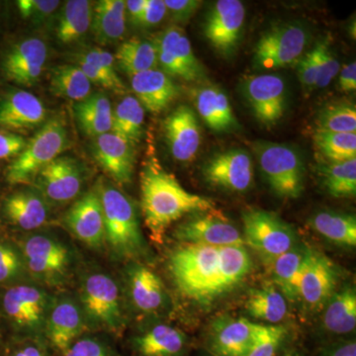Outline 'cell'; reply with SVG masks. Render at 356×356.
<instances>
[{
  "label": "cell",
  "instance_id": "35",
  "mask_svg": "<svg viewBox=\"0 0 356 356\" xmlns=\"http://www.w3.org/2000/svg\"><path fill=\"white\" fill-rule=\"evenodd\" d=\"M310 225L318 234L332 243L346 247L356 245V220L353 215L321 211L311 218Z\"/></svg>",
  "mask_w": 356,
  "mask_h": 356
},
{
  "label": "cell",
  "instance_id": "49",
  "mask_svg": "<svg viewBox=\"0 0 356 356\" xmlns=\"http://www.w3.org/2000/svg\"><path fill=\"white\" fill-rule=\"evenodd\" d=\"M318 72V48L316 44L308 54H306L298 65L300 81L305 88H316Z\"/></svg>",
  "mask_w": 356,
  "mask_h": 356
},
{
  "label": "cell",
  "instance_id": "58",
  "mask_svg": "<svg viewBox=\"0 0 356 356\" xmlns=\"http://www.w3.org/2000/svg\"><path fill=\"white\" fill-rule=\"evenodd\" d=\"M1 346H2V334H1V331H0V348H1Z\"/></svg>",
  "mask_w": 356,
  "mask_h": 356
},
{
  "label": "cell",
  "instance_id": "30",
  "mask_svg": "<svg viewBox=\"0 0 356 356\" xmlns=\"http://www.w3.org/2000/svg\"><path fill=\"white\" fill-rule=\"evenodd\" d=\"M186 337L168 325H156L134 339L133 346L140 356H181L186 348Z\"/></svg>",
  "mask_w": 356,
  "mask_h": 356
},
{
  "label": "cell",
  "instance_id": "27",
  "mask_svg": "<svg viewBox=\"0 0 356 356\" xmlns=\"http://www.w3.org/2000/svg\"><path fill=\"white\" fill-rule=\"evenodd\" d=\"M129 290L134 305L146 313L159 310L166 295L163 281L144 264H133L127 270Z\"/></svg>",
  "mask_w": 356,
  "mask_h": 356
},
{
  "label": "cell",
  "instance_id": "12",
  "mask_svg": "<svg viewBox=\"0 0 356 356\" xmlns=\"http://www.w3.org/2000/svg\"><path fill=\"white\" fill-rule=\"evenodd\" d=\"M182 243L214 245H245L241 232L228 218L216 210L197 213L178 226L175 233Z\"/></svg>",
  "mask_w": 356,
  "mask_h": 356
},
{
  "label": "cell",
  "instance_id": "28",
  "mask_svg": "<svg viewBox=\"0 0 356 356\" xmlns=\"http://www.w3.org/2000/svg\"><path fill=\"white\" fill-rule=\"evenodd\" d=\"M195 106L204 123L214 132H231L238 127L228 96L218 86L198 89L195 93Z\"/></svg>",
  "mask_w": 356,
  "mask_h": 356
},
{
  "label": "cell",
  "instance_id": "16",
  "mask_svg": "<svg viewBox=\"0 0 356 356\" xmlns=\"http://www.w3.org/2000/svg\"><path fill=\"white\" fill-rule=\"evenodd\" d=\"M243 95L257 120L273 125L286 109V86L282 77L261 74L248 77L243 83Z\"/></svg>",
  "mask_w": 356,
  "mask_h": 356
},
{
  "label": "cell",
  "instance_id": "1",
  "mask_svg": "<svg viewBox=\"0 0 356 356\" xmlns=\"http://www.w3.org/2000/svg\"><path fill=\"white\" fill-rule=\"evenodd\" d=\"M168 266L184 296L210 303L238 286L252 270V261L245 245L182 243L170 255Z\"/></svg>",
  "mask_w": 356,
  "mask_h": 356
},
{
  "label": "cell",
  "instance_id": "24",
  "mask_svg": "<svg viewBox=\"0 0 356 356\" xmlns=\"http://www.w3.org/2000/svg\"><path fill=\"white\" fill-rule=\"evenodd\" d=\"M2 213L15 228L33 231L48 220L49 203L36 188L21 189L4 199Z\"/></svg>",
  "mask_w": 356,
  "mask_h": 356
},
{
  "label": "cell",
  "instance_id": "26",
  "mask_svg": "<svg viewBox=\"0 0 356 356\" xmlns=\"http://www.w3.org/2000/svg\"><path fill=\"white\" fill-rule=\"evenodd\" d=\"M131 86L144 109L154 114L163 111L179 95V88L172 77L156 69L132 76Z\"/></svg>",
  "mask_w": 356,
  "mask_h": 356
},
{
  "label": "cell",
  "instance_id": "39",
  "mask_svg": "<svg viewBox=\"0 0 356 356\" xmlns=\"http://www.w3.org/2000/svg\"><path fill=\"white\" fill-rule=\"evenodd\" d=\"M50 86L54 95L76 102L88 97L92 89L83 70L74 65L56 67L51 72Z\"/></svg>",
  "mask_w": 356,
  "mask_h": 356
},
{
  "label": "cell",
  "instance_id": "45",
  "mask_svg": "<svg viewBox=\"0 0 356 356\" xmlns=\"http://www.w3.org/2000/svg\"><path fill=\"white\" fill-rule=\"evenodd\" d=\"M60 1L58 0H19L18 9L23 17L32 20L35 25L43 24L57 10Z\"/></svg>",
  "mask_w": 356,
  "mask_h": 356
},
{
  "label": "cell",
  "instance_id": "43",
  "mask_svg": "<svg viewBox=\"0 0 356 356\" xmlns=\"http://www.w3.org/2000/svg\"><path fill=\"white\" fill-rule=\"evenodd\" d=\"M27 273L19 248L13 243L0 240V287H9L18 282Z\"/></svg>",
  "mask_w": 356,
  "mask_h": 356
},
{
  "label": "cell",
  "instance_id": "10",
  "mask_svg": "<svg viewBox=\"0 0 356 356\" xmlns=\"http://www.w3.org/2000/svg\"><path fill=\"white\" fill-rule=\"evenodd\" d=\"M306 28L298 23H286L271 28L257 41L254 62L264 70L285 67L296 62L308 43Z\"/></svg>",
  "mask_w": 356,
  "mask_h": 356
},
{
  "label": "cell",
  "instance_id": "34",
  "mask_svg": "<svg viewBox=\"0 0 356 356\" xmlns=\"http://www.w3.org/2000/svg\"><path fill=\"white\" fill-rule=\"evenodd\" d=\"M309 250L292 248L285 254L273 259L271 264L273 282L283 296L294 299L298 297V287Z\"/></svg>",
  "mask_w": 356,
  "mask_h": 356
},
{
  "label": "cell",
  "instance_id": "17",
  "mask_svg": "<svg viewBox=\"0 0 356 356\" xmlns=\"http://www.w3.org/2000/svg\"><path fill=\"white\" fill-rule=\"evenodd\" d=\"M203 175L214 186L232 192H243L252 186L254 166L247 152L229 149L211 158L204 165Z\"/></svg>",
  "mask_w": 356,
  "mask_h": 356
},
{
  "label": "cell",
  "instance_id": "47",
  "mask_svg": "<svg viewBox=\"0 0 356 356\" xmlns=\"http://www.w3.org/2000/svg\"><path fill=\"white\" fill-rule=\"evenodd\" d=\"M81 58L84 62L92 65L95 69L104 72L112 79L117 81H121L120 77L116 72V62H115L114 56L110 51L102 48L88 49V51L76 56Z\"/></svg>",
  "mask_w": 356,
  "mask_h": 356
},
{
  "label": "cell",
  "instance_id": "46",
  "mask_svg": "<svg viewBox=\"0 0 356 356\" xmlns=\"http://www.w3.org/2000/svg\"><path fill=\"white\" fill-rule=\"evenodd\" d=\"M318 76L316 88H324L332 83V79L339 74L341 65L325 42L318 43Z\"/></svg>",
  "mask_w": 356,
  "mask_h": 356
},
{
  "label": "cell",
  "instance_id": "13",
  "mask_svg": "<svg viewBox=\"0 0 356 356\" xmlns=\"http://www.w3.org/2000/svg\"><path fill=\"white\" fill-rule=\"evenodd\" d=\"M158 51V64L170 76L187 81H198L203 76L202 65L194 55L188 37L177 26H172L159 35L154 42Z\"/></svg>",
  "mask_w": 356,
  "mask_h": 356
},
{
  "label": "cell",
  "instance_id": "14",
  "mask_svg": "<svg viewBox=\"0 0 356 356\" xmlns=\"http://www.w3.org/2000/svg\"><path fill=\"white\" fill-rule=\"evenodd\" d=\"M245 18L243 2L219 0L206 18L204 34L215 50L224 56L231 55L240 42Z\"/></svg>",
  "mask_w": 356,
  "mask_h": 356
},
{
  "label": "cell",
  "instance_id": "2",
  "mask_svg": "<svg viewBox=\"0 0 356 356\" xmlns=\"http://www.w3.org/2000/svg\"><path fill=\"white\" fill-rule=\"evenodd\" d=\"M140 181L142 214L154 243H163L166 229L182 217L216 207L212 199L187 191L156 159L143 166Z\"/></svg>",
  "mask_w": 356,
  "mask_h": 356
},
{
  "label": "cell",
  "instance_id": "37",
  "mask_svg": "<svg viewBox=\"0 0 356 356\" xmlns=\"http://www.w3.org/2000/svg\"><path fill=\"white\" fill-rule=\"evenodd\" d=\"M245 307L252 317L271 324L281 322L287 314L284 296L274 285H266L250 291Z\"/></svg>",
  "mask_w": 356,
  "mask_h": 356
},
{
  "label": "cell",
  "instance_id": "15",
  "mask_svg": "<svg viewBox=\"0 0 356 356\" xmlns=\"http://www.w3.org/2000/svg\"><path fill=\"white\" fill-rule=\"evenodd\" d=\"M64 222L72 236L88 247L100 248L105 245L104 214L98 185L72 204Z\"/></svg>",
  "mask_w": 356,
  "mask_h": 356
},
{
  "label": "cell",
  "instance_id": "11",
  "mask_svg": "<svg viewBox=\"0 0 356 356\" xmlns=\"http://www.w3.org/2000/svg\"><path fill=\"white\" fill-rule=\"evenodd\" d=\"M84 179L81 161L72 156H60L44 166L34 182L48 203L64 204L79 195Z\"/></svg>",
  "mask_w": 356,
  "mask_h": 356
},
{
  "label": "cell",
  "instance_id": "23",
  "mask_svg": "<svg viewBox=\"0 0 356 356\" xmlns=\"http://www.w3.org/2000/svg\"><path fill=\"white\" fill-rule=\"evenodd\" d=\"M86 320L81 306L70 298H63L51 305L44 334L56 350L64 353L86 331Z\"/></svg>",
  "mask_w": 356,
  "mask_h": 356
},
{
  "label": "cell",
  "instance_id": "38",
  "mask_svg": "<svg viewBox=\"0 0 356 356\" xmlns=\"http://www.w3.org/2000/svg\"><path fill=\"white\" fill-rule=\"evenodd\" d=\"M324 325L327 331L337 334L355 331L356 325V295L353 289H343L332 295L325 309Z\"/></svg>",
  "mask_w": 356,
  "mask_h": 356
},
{
  "label": "cell",
  "instance_id": "48",
  "mask_svg": "<svg viewBox=\"0 0 356 356\" xmlns=\"http://www.w3.org/2000/svg\"><path fill=\"white\" fill-rule=\"evenodd\" d=\"M64 356H113L108 346L93 337L76 339L63 353Z\"/></svg>",
  "mask_w": 356,
  "mask_h": 356
},
{
  "label": "cell",
  "instance_id": "56",
  "mask_svg": "<svg viewBox=\"0 0 356 356\" xmlns=\"http://www.w3.org/2000/svg\"><path fill=\"white\" fill-rule=\"evenodd\" d=\"M329 356H356L355 341H348L334 346Z\"/></svg>",
  "mask_w": 356,
  "mask_h": 356
},
{
  "label": "cell",
  "instance_id": "5",
  "mask_svg": "<svg viewBox=\"0 0 356 356\" xmlns=\"http://www.w3.org/2000/svg\"><path fill=\"white\" fill-rule=\"evenodd\" d=\"M51 307L48 294L35 285L18 283L6 287L0 297L2 317L20 336H38L44 332Z\"/></svg>",
  "mask_w": 356,
  "mask_h": 356
},
{
  "label": "cell",
  "instance_id": "57",
  "mask_svg": "<svg viewBox=\"0 0 356 356\" xmlns=\"http://www.w3.org/2000/svg\"><path fill=\"white\" fill-rule=\"evenodd\" d=\"M283 356H299V355H297L296 353H287L286 355H284Z\"/></svg>",
  "mask_w": 356,
  "mask_h": 356
},
{
  "label": "cell",
  "instance_id": "6",
  "mask_svg": "<svg viewBox=\"0 0 356 356\" xmlns=\"http://www.w3.org/2000/svg\"><path fill=\"white\" fill-rule=\"evenodd\" d=\"M81 310L86 325L111 332L124 325L120 291L116 281L102 273L89 274L81 288Z\"/></svg>",
  "mask_w": 356,
  "mask_h": 356
},
{
  "label": "cell",
  "instance_id": "8",
  "mask_svg": "<svg viewBox=\"0 0 356 356\" xmlns=\"http://www.w3.org/2000/svg\"><path fill=\"white\" fill-rule=\"evenodd\" d=\"M243 240L269 262L294 248L295 234L273 212L248 209L243 213Z\"/></svg>",
  "mask_w": 356,
  "mask_h": 356
},
{
  "label": "cell",
  "instance_id": "18",
  "mask_svg": "<svg viewBox=\"0 0 356 356\" xmlns=\"http://www.w3.org/2000/svg\"><path fill=\"white\" fill-rule=\"evenodd\" d=\"M136 145L110 132L91 143V154L115 184L125 185L133 179L136 165Z\"/></svg>",
  "mask_w": 356,
  "mask_h": 356
},
{
  "label": "cell",
  "instance_id": "40",
  "mask_svg": "<svg viewBox=\"0 0 356 356\" xmlns=\"http://www.w3.org/2000/svg\"><path fill=\"white\" fill-rule=\"evenodd\" d=\"M327 192L336 198H350L356 194V159L331 163L322 168Z\"/></svg>",
  "mask_w": 356,
  "mask_h": 356
},
{
  "label": "cell",
  "instance_id": "52",
  "mask_svg": "<svg viewBox=\"0 0 356 356\" xmlns=\"http://www.w3.org/2000/svg\"><path fill=\"white\" fill-rule=\"evenodd\" d=\"M166 13L168 11L163 0H147L139 25L151 27L159 24L165 17Z\"/></svg>",
  "mask_w": 356,
  "mask_h": 356
},
{
  "label": "cell",
  "instance_id": "51",
  "mask_svg": "<svg viewBox=\"0 0 356 356\" xmlns=\"http://www.w3.org/2000/svg\"><path fill=\"white\" fill-rule=\"evenodd\" d=\"M27 140L23 136L0 132V159H15L24 149Z\"/></svg>",
  "mask_w": 356,
  "mask_h": 356
},
{
  "label": "cell",
  "instance_id": "19",
  "mask_svg": "<svg viewBox=\"0 0 356 356\" xmlns=\"http://www.w3.org/2000/svg\"><path fill=\"white\" fill-rule=\"evenodd\" d=\"M163 131L173 158L181 163L195 159L201 144V130L196 114L187 105H180L163 121Z\"/></svg>",
  "mask_w": 356,
  "mask_h": 356
},
{
  "label": "cell",
  "instance_id": "29",
  "mask_svg": "<svg viewBox=\"0 0 356 356\" xmlns=\"http://www.w3.org/2000/svg\"><path fill=\"white\" fill-rule=\"evenodd\" d=\"M74 110L79 130L88 137L95 139L111 132L113 108L108 96L104 93L89 95L86 99L76 102Z\"/></svg>",
  "mask_w": 356,
  "mask_h": 356
},
{
  "label": "cell",
  "instance_id": "31",
  "mask_svg": "<svg viewBox=\"0 0 356 356\" xmlns=\"http://www.w3.org/2000/svg\"><path fill=\"white\" fill-rule=\"evenodd\" d=\"M126 8L123 0H100L92 9L90 29L98 43L119 41L126 31Z\"/></svg>",
  "mask_w": 356,
  "mask_h": 356
},
{
  "label": "cell",
  "instance_id": "44",
  "mask_svg": "<svg viewBox=\"0 0 356 356\" xmlns=\"http://www.w3.org/2000/svg\"><path fill=\"white\" fill-rule=\"evenodd\" d=\"M286 337L282 325L257 324L252 346L245 356H276Z\"/></svg>",
  "mask_w": 356,
  "mask_h": 356
},
{
  "label": "cell",
  "instance_id": "4",
  "mask_svg": "<svg viewBox=\"0 0 356 356\" xmlns=\"http://www.w3.org/2000/svg\"><path fill=\"white\" fill-rule=\"evenodd\" d=\"M69 130L64 120L58 117L44 122L24 149L8 165L6 180L10 184H34L44 166L69 149Z\"/></svg>",
  "mask_w": 356,
  "mask_h": 356
},
{
  "label": "cell",
  "instance_id": "54",
  "mask_svg": "<svg viewBox=\"0 0 356 356\" xmlns=\"http://www.w3.org/2000/svg\"><path fill=\"white\" fill-rule=\"evenodd\" d=\"M147 0H128L125 1L126 15L129 16L134 24H140L143 11L146 6Z\"/></svg>",
  "mask_w": 356,
  "mask_h": 356
},
{
  "label": "cell",
  "instance_id": "7",
  "mask_svg": "<svg viewBox=\"0 0 356 356\" xmlns=\"http://www.w3.org/2000/svg\"><path fill=\"white\" fill-rule=\"evenodd\" d=\"M261 172L280 197L294 199L304 189V165L296 149L277 143L259 142L254 147Z\"/></svg>",
  "mask_w": 356,
  "mask_h": 356
},
{
  "label": "cell",
  "instance_id": "42",
  "mask_svg": "<svg viewBox=\"0 0 356 356\" xmlns=\"http://www.w3.org/2000/svg\"><path fill=\"white\" fill-rule=\"evenodd\" d=\"M318 130L332 133L356 134V108L355 104L337 102L327 105L318 114Z\"/></svg>",
  "mask_w": 356,
  "mask_h": 356
},
{
  "label": "cell",
  "instance_id": "50",
  "mask_svg": "<svg viewBox=\"0 0 356 356\" xmlns=\"http://www.w3.org/2000/svg\"><path fill=\"white\" fill-rule=\"evenodd\" d=\"M166 11L170 14L172 20L185 22L197 11L201 1L197 0H165Z\"/></svg>",
  "mask_w": 356,
  "mask_h": 356
},
{
  "label": "cell",
  "instance_id": "41",
  "mask_svg": "<svg viewBox=\"0 0 356 356\" xmlns=\"http://www.w3.org/2000/svg\"><path fill=\"white\" fill-rule=\"evenodd\" d=\"M316 147L331 163L356 159V134L332 133L317 130L314 136Z\"/></svg>",
  "mask_w": 356,
  "mask_h": 356
},
{
  "label": "cell",
  "instance_id": "33",
  "mask_svg": "<svg viewBox=\"0 0 356 356\" xmlns=\"http://www.w3.org/2000/svg\"><path fill=\"white\" fill-rule=\"evenodd\" d=\"M117 67L128 76L158 67V51L154 42L139 38H131L123 42L115 53Z\"/></svg>",
  "mask_w": 356,
  "mask_h": 356
},
{
  "label": "cell",
  "instance_id": "21",
  "mask_svg": "<svg viewBox=\"0 0 356 356\" xmlns=\"http://www.w3.org/2000/svg\"><path fill=\"white\" fill-rule=\"evenodd\" d=\"M336 266L320 252L309 250L298 287V297L312 309L320 308L331 298L337 284Z\"/></svg>",
  "mask_w": 356,
  "mask_h": 356
},
{
  "label": "cell",
  "instance_id": "36",
  "mask_svg": "<svg viewBox=\"0 0 356 356\" xmlns=\"http://www.w3.org/2000/svg\"><path fill=\"white\" fill-rule=\"evenodd\" d=\"M145 109L135 96L122 98L113 109L111 132L137 145L144 135Z\"/></svg>",
  "mask_w": 356,
  "mask_h": 356
},
{
  "label": "cell",
  "instance_id": "53",
  "mask_svg": "<svg viewBox=\"0 0 356 356\" xmlns=\"http://www.w3.org/2000/svg\"><path fill=\"white\" fill-rule=\"evenodd\" d=\"M339 88L343 92H353L356 89V63L344 65L339 74Z\"/></svg>",
  "mask_w": 356,
  "mask_h": 356
},
{
  "label": "cell",
  "instance_id": "9",
  "mask_svg": "<svg viewBox=\"0 0 356 356\" xmlns=\"http://www.w3.org/2000/svg\"><path fill=\"white\" fill-rule=\"evenodd\" d=\"M20 252L27 273L48 284H58L69 274L72 257L69 248L57 238L44 234L27 236Z\"/></svg>",
  "mask_w": 356,
  "mask_h": 356
},
{
  "label": "cell",
  "instance_id": "25",
  "mask_svg": "<svg viewBox=\"0 0 356 356\" xmlns=\"http://www.w3.org/2000/svg\"><path fill=\"white\" fill-rule=\"evenodd\" d=\"M257 329V324L245 318L218 321L211 334L210 350L215 356H245Z\"/></svg>",
  "mask_w": 356,
  "mask_h": 356
},
{
  "label": "cell",
  "instance_id": "55",
  "mask_svg": "<svg viewBox=\"0 0 356 356\" xmlns=\"http://www.w3.org/2000/svg\"><path fill=\"white\" fill-rule=\"evenodd\" d=\"M11 356H50L38 344L28 343L16 348Z\"/></svg>",
  "mask_w": 356,
  "mask_h": 356
},
{
  "label": "cell",
  "instance_id": "3",
  "mask_svg": "<svg viewBox=\"0 0 356 356\" xmlns=\"http://www.w3.org/2000/svg\"><path fill=\"white\" fill-rule=\"evenodd\" d=\"M105 224V245L113 259H131L146 252L137 208L132 199L109 182L97 184Z\"/></svg>",
  "mask_w": 356,
  "mask_h": 356
},
{
  "label": "cell",
  "instance_id": "32",
  "mask_svg": "<svg viewBox=\"0 0 356 356\" xmlns=\"http://www.w3.org/2000/svg\"><path fill=\"white\" fill-rule=\"evenodd\" d=\"M92 3L88 0H69L58 13L56 36L64 44H72L83 38L90 29Z\"/></svg>",
  "mask_w": 356,
  "mask_h": 356
},
{
  "label": "cell",
  "instance_id": "22",
  "mask_svg": "<svg viewBox=\"0 0 356 356\" xmlns=\"http://www.w3.org/2000/svg\"><path fill=\"white\" fill-rule=\"evenodd\" d=\"M44 103L33 93L15 89L0 98V127L27 131L40 128L46 122Z\"/></svg>",
  "mask_w": 356,
  "mask_h": 356
},
{
  "label": "cell",
  "instance_id": "20",
  "mask_svg": "<svg viewBox=\"0 0 356 356\" xmlns=\"http://www.w3.org/2000/svg\"><path fill=\"white\" fill-rule=\"evenodd\" d=\"M48 57L43 40L26 39L14 44L2 62L7 79L23 86H33L39 81Z\"/></svg>",
  "mask_w": 356,
  "mask_h": 356
}]
</instances>
